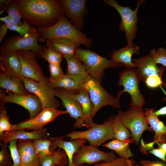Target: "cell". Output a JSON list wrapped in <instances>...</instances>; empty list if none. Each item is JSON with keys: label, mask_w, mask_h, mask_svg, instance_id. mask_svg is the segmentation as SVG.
Wrapping results in <instances>:
<instances>
[{"label": "cell", "mask_w": 166, "mask_h": 166, "mask_svg": "<svg viewBox=\"0 0 166 166\" xmlns=\"http://www.w3.org/2000/svg\"><path fill=\"white\" fill-rule=\"evenodd\" d=\"M22 19L30 25L49 27L65 17L61 0H15Z\"/></svg>", "instance_id": "cell-1"}, {"label": "cell", "mask_w": 166, "mask_h": 166, "mask_svg": "<svg viewBox=\"0 0 166 166\" xmlns=\"http://www.w3.org/2000/svg\"><path fill=\"white\" fill-rule=\"evenodd\" d=\"M40 34L38 42H45L48 39L63 38L74 41L81 45L90 48L92 40L88 38L83 33L79 30L65 16L54 25L49 27H37Z\"/></svg>", "instance_id": "cell-2"}, {"label": "cell", "mask_w": 166, "mask_h": 166, "mask_svg": "<svg viewBox=\"0 0 166 166\" xmlns=\"http://www.w3.org/2000/svg\"><path fill=\"white\" fill-rule=\"evenodd\" d=\"M75 55L84 63L90 76L100 83L105 69L125 67L121 63L114 62L89 49L78 48L76 51Z\"/></svg>", "instance_id": "cell-3"}, {"label": "cell", "mask_w": 166, "mask_h": 166, "mask_svg": "<svg viewBox=\"0 0 166 166\" xmlns=\"http://www.w3.org/2000/svg\"><path fill=\"white\" fill-rule=\"evenodd\" d=\"M103 2L114 8L119 13L121 20L119 30L125 33L127 45H132L136 38L137 30L136 25L138 17L137 14L140 6L145 1L138 0L137 2L136 7L134 10H132L128 6H123L120 5L115 0H104Z\"/></svg>", "instance_id": "cell-4"}, {"label": "cell", "mask_w": 166, "mask_h": 166, "mask_svg": "<svg viewBox=\"0 0 166 166\" xmlns=\"http://www.w3.org/2000/svg\"><path fill=\"white\" fill-rule=\"evenodd\" d=\"M67 136L71 140L82 139L87 140L90 145L99 146L108 140L114 138L113 119L101 124L93 122L88 130L82 131H73Z\"/></svg>", "instance_id": "cell-5"}, {"label": "cell", "mask_w": 166, "mask_h": 166, "mask_svg": "<svg viewBox=\"0 0 166 166\" xmlns=\"http://www.w3.org/2000/svg\"><path fill=\"white\" fill-rule=\"evenodd\" d=\"M140 81L135 69H126L119 75L118 85L123 86L124 89L118 92L117 96L120 98L123 93H129L131 97L130 108L138 110H143L142 108L145 103L144 98L139 89Z\"/></svg>", "instance_id": "cell-6"}, {"label": "cell", "mask_w": 166, "mask_h": 166, "mask_svg": "<svg viewBox=\"0 0 166 166\" xmlns=\"http://www.w3.org/2000/svg\"><path fill=\"white\" fill-rule=\"evenodd\" d=\"M39 36L37 29L32 26L30 32L23 36L14 35L7 38L0 46V51L30 50L35 52L37 56H40L46 46L38 44Z\"/></svg>", "instance_id": "cell-7"}, {"label": "cell", "mask_w": 166, "mask_h": 166, "mask_svg": "<svg viewBox=\"0 0 166 166\" xmlns=\"http://www.w3.org/2000/svg\"><path fill=\"white\" fill-rule=\"evenodd\" d=\"M118 115L124 126L130 131L134 142L137 145H138L144 131L153 132L148 125L143 110H138L130 108L125 111L120 110Z\"/></svg>", "instance_id": "cell-8"}, {"label": "cell", "mask_w": 166, "mask_h": 166, "mask_svg": "<svg viewBox=\"0 0 166 166\" xmlns=\"http://www.w3.org/2000/svg\"><path fill=\"white\" fill-rule=\"evenodd\" d=\"M25 88L29 93L36 95L41 102L42 109H57L60 106L59 102L55 98L54 89L50 84L48 78L37 81L26 78H22Z\"/></svg>", "instance_id": "cell-9"}, {"label": "cell", "mask_w": 166, "mask_h": 166, "mask_svg": "<svg viewBox=\"0 0 166 166\" xmlns=\"http://www.w3.org/2000/svg\"><path fill=\"white\" fill-rule=\"evenodd\" d=\"M85 88L88 91L93 105V117L104 106L109 105L115 108H121L120 98L109 94L101 86L100 83L95 79L91 77L86 83Z\"/></svg>", "instance_id": "cell-10"}, {"label": "cell", "mask_w": 166, "mask_h": 166, "mask_svg": "<svg viewBox=\"0 0 166 166\" xmlns=\"http://www.w3.org/2000/svg\"><path fill=\"white\" fill-rule=\"evenodd\" d=\"M6 94L1 90L0 103L3 105L7 103H15L26 109L30 114V118L32 119L37 116L42 110L41 102L35 94L30 93L27 95H19L8 90Z\"/></svg>", "instance_id": "cell-11"}, {"label": "cell", "mask_w": 166, "mask_h": 166, "mask_svg": "<svg viewBox=\"0 0 166 166\" xmlns=\"http://www.w3.org/2000/svg\"><path fill=\"white\" fill-rule=\"evenodd\" d=\"M116 158L113 152H105L99 150L97 146L84 145L74 155L73 161L76 166H81L84 164L91 165L109 162Z\"/></svg>", "instance_id": "cell-12"}, {"label": "cell", "mask_w": 166, "mask_h": 166, "mask_svg": "<svg viewBox=\"0 0 166 166\" xmlns=\"http://www.w3.org/2000/svg\"><path fill=\"white\" fill-rule=\"evenodd\" d=\"M20 62L22 72L25 78L37 81L48 79L37 62L36 53L30 50L15 51Z\"/></svg>", "instance_id": "cell-13"}, {"label": "cell", "mask_w": 166, "mask_h": 166, "mask_svg": "<svg viewBox=\"0 0 166 166\" xmlns=\"http://www.w3.org/2000/svg\"><path fill=\"white\" fill-rule=\"evenodd\" d=\"M68 113L66 110H61L54 108H44L34 118L12 124L11 131L25 129L33 131L38 130L53 121L59 116Z\"/></svg>", "instance_id": "cell-14"}, {"label": "cell", "mask_w": 166, "mask_h": 166, "mask_svg": "<svg viewBox=\"0 0 166 166\" xmlns=\"http://www.w3.org/2000/svg\"><path fill=\"white\" fill-rule=\"evenodd\" d=\"M54 89L55 96L61 99L62 105L71 117L76 120L74 127H83L82 123L83 109L80 104L73 96V93L75 91L61 88H56Z\"/></svg>", "instance_id": "cell-15"}, {"label": "cell", "mask_w": 166, "mask_h": 166, "mask_svg": "<svg viewBox=\"0 0 166 166\" xmlns=\"http://www.w3.org/2000/svg\"><path fill=\"white\" fill-rule=\"evenodd\" d=\"M65 14L72 23L81 30L84 25V18L86 11L85 0H61Z\"/></svg>", "instance_id": "cell-16"}, {"label": "cell", "mask_w": 166, "mask_h": 166, "mask_svg": "<svg viewBox=\"0 0 166 166\" xmlns=\"http://www.w3.org/2000/svg\"><path fill=\"white\" fill-rule=\"evenodd\" d=\"M134 64L136 65L135 69L136 76L140 81L144 82L149 77L158 75L162 77L164 69L163 66L159 67L150 54L137 59H134Z\"/></svg>", "instance_id": "cell-17"}, {"label": "cell", "mask_w": 166, "mask_h": 166, "mask_svg": "<svg viewBox=\"0 0 166 166\" xmlns=\"http://www.w3.org/2000/svg\"><path fill=\"white\" fill-rule=\"evenodd\" d=\"M52 141L50 147L51 152L55 151L56 148H62L66 154L69 160L68 166H76L73 161L74 155L85 145L86 140L82 139H76L70 141L64 140L63 136L50 137Z\"/></svg>", "instance_id": "cell-18"}, {"label": "cell", "mask_w": 166, "mask_h": 166, "mask_svg": "<svg viewBox=\"0 0 166 166\" xmlns=\"http://www.w3.org/2000/svg\"><path fill=\"white\" fill-rule=\"evenodd\" d=\"M0 65L1 69L3 72L21 78L24 77L20 62L15 51H1Z\"/></svg>", "instance_id": "cell-19"}, {"label": "cell", "mask_w": 166, "mask_h": 166, "mask_svg": "<svg viewBox=\"0 0 166 166\" xmlns=\"http://www.w3.org/2000/svg\"><path fill=\"white\" fill-rule=\"evenodd\" d=\"M17 146L22 166H39V158L36 153L33 140H18Z\"/></svg>", "instance_id": "cell-20"}, {"label": "cell", "mask_w": 166, "mask_h": 166, "mask_svg": "<svg viewBox=\"0 0 166 166\" xmlns=\"http://www.w3.org/2000/svg\"><path fill=\"white\" fill-rule=\"evenodd\" d=\"M47 130L45 127L31 132H26L24 130H16L4 133L0 136V140L3 144H6L14 140H33L47 138Z\"/></svg>", "instance_id": "cell-21"}, {"label": "cell", "mask_w": 166, "mask_h": 166, "mask_svg": "<svg viewBox=\"0 0 166 166\" xmlns=\"http://www.w3.org/2000/svg\"><path fill=\"white\" fill-rule=\"evenodd\" d=\"M45 42L47 47L60 53L64 58L74 56L81 45L71 40L60 38L48 39Z\"/></svg>", "instance_id": "cell-22"}, {"label": "cell", "mask_w": 166, "mask_h": 166, "mask_svg": "<svg viewBox=\"0 0 166 166\" xmlns=\"http://www.w3.org/2000/svg\"><path fill=\"white\" fill-rule=\"evenodd\" d=\"M140 47L133 43L118 50H114L111 53V60L115 62L123 64L126 69H135L136 65L132 61L134 54H139Z\"/></svg>", "instance_id": "cell-23"}, {"label": "cell", "mask_w": 166, "mask_h": 166, "mask_svg": "<svg viewBox=\"0 0 166 166\" xmlns=\"http://www.w3.org/2000/svg\"><path fill=\"white\" fill-rule=\"evenodd\" d=\"M74 91L73 93V97L77 100L81 105L83 111L82 123L83 127H90L93 122V118L94 106L89 97L88 90L85 88L75 93Z\"/></svg>", "instance_id": "cell-24"}, {"label": "cell", "mask_w": 166, "mask_h": 166, "mask_svg": "<svg viewBox=\"0 0 166 166\" xmlns=\"http://www.w3.org/2000/svg\"><path fill=\"white\" fill-rule=\"evenodd\" d=\"M154 109L146 108L144 114L150 127L154 132L153 142L161 143L166 140V126L158 119Z\"/></svg>", "instance_id": "cell-25"}, {"label": "cell", "mask_w": 166, "mask_h": 166, "mask_svg": "<svg viewBox=\"0 0 166 166\" xmlns=\"http://www.w3.org/2000/svg\"><path fill=\"white\" fill-rule=\"evenodd\" d=\"M65 58L67 65L65 74L85 83L91 78L87 72L84 64L75 55Z\"/></svg>", "instance_id": "cell-26"}, {"label": "cell", "mask_w": 166, "mask_h": 166, "mask_svg": "<svg viewBox=\"0 0 166 166\" xmlns=\"http://www.w3.org/2000/svg\"><path fill=\"white\" fill-rule=\"evenodd\" d=\"M0 87L19 95H27L30 93L25 89L21 78L4 72L0 73Z\"/></svg>", "instance_id": "cell-27"}, {"label": "cell", "mask_w": 166, "mask_h": 166, "mask_svg": "<svg viewBox=\"0 0 166 166\" xmlns=\"http://www.w3.org/2000/svg\"><path fill=\"white\" fill-rule=\"evenodd\" d=\"M49 81L51 85L54 88H61L67 90L77 91L78 92L85 88L86 83L65 74L57 80L53 81L49 80Z\"/></svg>", "instance_id": "cell-28"}, {"label": "cell", "mask_w": 166, "mask_h": 166, "mask_svg": "<svg viewBox=\"0 0 166 166\" xmlns=\"http://www.w3.org/2000/svg\"><path fill=\"white\" fill-rule=\"evenodd\" d=\"M39 166H65L68 164V158L63 150L54 151L39 159Z\"/></svg>", "instance_id": "cell-29"}, {"label": "cell", "mask_w": 166, "mask_h": 166, "mask_svg": "<svg viewBox=\"0 0 166 166\" xmlns=\"http://www.w3.org/2000/svg\"><path fill=\"white\" fill-rule=\"evenodd\" d=\"M133 142L132 138L124 141L115 139L102 146L114 151L121 157L129 159L133 155L129 148V144Z\"/></svg>", "instance_id": "cell-30"}, {"label": "cell", "mask_w": 166, "mask_h": 166, "mask_svg": "<svg viewBox=\"0 0 166 166\" xmlns=\"http://www.w3.org/2000/svg\"><path fill=\"white\" fill-rule=\"evenodd\" d=\"M113 128L114 138L116 139L124 141L132 137L118 115L113 119Z\"/></svg>", "instance_id": "cell-31"}, {"label": "cell", "mask_w": 166, "mask_h": 166, "mask_svg": "<svg viewBox=\"0 0 166 166\" xmlns=\"http://www.w3.org/2000/svg\"><path fill=\"white\" fill-rule=\"evenodd\" d=\"M35 152L39 158L51 153L50 147L52 141L50 137L33 140Z\"/></svg>", "instance_id": "cell-32"}, {"label": "cell", "mask_w": 166, "mask_h": 166, "mask_svg": "<svg viewBox=\"0 0 166 166\" xmlns=\"http://www.w3.org/2000/svg\"><path fill=\"white\" fill-rule=\"evenodd\" d=\"M0 20L6 25L8 29L17 32L20 36H23L27 34L31 29L32 26L24 20L23 24L19 26L16 25L7 16L0 18Z\"/></svg>", "instance_id": "cell-33"}, {"label": "cell", "mask_w": 166, "mask_h": 166, "mask_svg": "<svg viewBox=\"0 0 166 166\" xmlns=\"http://www.w3.org/2000/svg\"><path fill=\"white\" fill-rule=\"evenodd\" d=\"M40 56L47 61L49 64L60 65L62 55L60 53L49 47H45Z\"/></svg>", "instance_id": "cell-34"}, {"label": "cell", "mask_w": 166, "mask_h": 166, "mask_svg": "<svg viewBox=\"0 0 166 166\" xmlns=\"http://www.w3.org/2000/svg\"><path fill=\"white\" fill-rule=\"evenodd\" d=\"M6 13L7 16L11 18L17 25L20 26L23 23L21 21L22 16L20 10L15 0L10 1L7 6Z\"/></svg>", "instance_id": "cell-35"}, {"label": "cell", "mask_w": 166, "mask_h": 166, "mask_svg": "<svg viewBox=\"0 0 166 166\" xmlns=\"http://www.w3.org/2000/svg\"><path fill=\"white\" fill-rule=\"evenodd\" d=\"M12 124L9 121V116L7 115L5 108L3 106L0 109V136L5 132L11 130Z\"/></svg>", "instance_id": "cell-36"}, {"label": "cell", "mask_w": 166, "mask_h": 166, "mask_svg": "<svg viewBox=\"0 0 166 166\" xmlns=\"http://www.w3.org/2000/svg\"><path fill=\"white\" fill-rule=\"evenodd\" d=\"M133 160L120 157L109 162H99L93 166H131L134 165Z\"/></svg>", "instance_id": "cell-37"}, {"label": "cell", "mask_w": 166, "mask_h": 166, "mask_svg": "<svg viewBox=\"0 0 166 166\" xmlns=\"http://www.w3.org/2000/svg\"><path fill=\"white\" fill-rule=\"evenodd\" d=\"M149 54L156 63L166 67V48H160L156 50L153 48L150 51Z\"/></svg>", "instance_id": "cell-38"}, {"label": "cell", "mask_w": 166, "mask_h": 166, "mask_svg": "<svg viewBox=\"0 0 166 166\" xmlns=\"http://www.w3.org/2000/svg\"><path fill=\"white\" fill-rule=\"evenodd\" d=\"M0 166H13L12 158L7 148L6 144L0 143Z\"/></svg>", "instance_id": "cell-39"}, {"label": "cell", "mask_w": 166, "mask_h": 166, "mask_svg": "<svg viewBox=\"0 0 166 166\" xmlns=\"http://www.w3.org/2000/svg\"><path fill=\"white\" fill-rule=\"evenodd\" d=\"M18 140H14L10 141L8 146L13 163V166H21V159L17 148Z\"/></svg>", "instance_id": "cell-40"}, {"label": "cell", "mask_w": 166, "mask_h": 166, "mask_svg": "<svg viewBox=\"0 0 166 166\" xmlns=\"http://www.w3.org/2000/svg\"><path fill=\"white\" fill-rule=\"evenodd\" d=\"M48 68L50 73L49 80L50 81L57 80L64 74L60 65L49 64Z\"/></svg>", "instance_id": "cell-41"}, {"label": "cell", "mask_w": 166, "mask_h": 166, "mask_svg": "<svg viewBox=\"0 0 166 166\" xmlns=\"http://www.w3.org/2000/svg\"><path fill=\"white\" fill-rule=\"evenodd\" d=\"M144 82L149 88L155 89L160 86L163 84L161 77L158 75H153L147 77Z\"/></svg>", "instance_id": "cell-42"}, {"label": "cell", "mask_w": 166, "mask_h": 166, "mask_svg": "<svg viewBox=\"0 0 166 166\" xmlns=\"http://www.w3.org/2000/svg\"><path fill=\"white\" fill-rule=\"evenodd\" d=\"M148 153L152 154L164 161H166V153L159 147L155 148H152L148 151Z\"/></svg>", "instance_id": "cell-43"}, {"label": "cell", "mask_w": 166, "mask_h": 166, "mask_svg": "<svg viewBox=\"0 0 166 166\" xmlns=\"http://www.w3.org/2000/svg\"><path fill=\"white\" fill-rule=\"evenodd\" d=\"M140 165H143L144 166H164L161 164L159 163H156L153 161L147 160H144L140 162Z\"/></svg>", "instance_id": "cell-44"}, {"label": "cell", "mask_w": 166, "mask_h": 166, "mask_svg": "<svg viewBox=\"0 0 166 166\" xmlns=\"http://www.w3.org/2000/svg\"><path fill=\"white\" fill-rule=\"evenodd\" d=\"M8 28L5 24L2 25L0 27V43H1L3 39L7 33Z\"/></svg>", "instance_id": "cell-45"}, {"label": "cell", "mask_w": 166, "mask_h": 166, "mask_svg": "<svg viewBox=\"0 0 166 166\" xmlns=\"http://www.w3.org/2000/svg\"><path fill=\"white\" fill-rule=\"evenodd\" d=\"M155 114L158 117L160 115H166V106L163 107L155 111Z\"/></svg>", "instance_id": "cell-46"}, {"label": "cell", "mask_w": 166, "mask_h": 166, "mask_svg": "<svg viewBox=\"0 0 166 166\" xmlns=\"http://www.w3.org/2000/svg\"><path fill=\"white\" fill-rule=\"evenodd\" d=\"M159 146V147L162 149L166 153V140L163 143H156Z\"/></svg>", "instance_id": "cell-47"}, {"label": "cell", "mask_w": 166, "mask_h": 166, "mask_svg": "<svg viewBox=\"0 0 166 166\" xmlns=\"http://www.w3.org/2000/svg\"><path fill=\"white\" fill-rule=\"evenodd\" d=\"M10 1L8 0H0V9H2L5 6L6 4H7Z\"/></svg>", "instance_id": "cell-48"}, {"label": "cell", "mask_w": 166, "mask_h": 166, "mask_svg": "<svg viewBox=\"0 0 166 166\" xmlns=\"http://www.w3.org/2000/svg\"><path fill=\"white\" fill-rule=\"evenodd\" d=\"M131 166H144L143 165H137V164H136L135 165H131Z\"/></svg>", "instance_id": "cell-49"}, {"label": "cell", "mask_w": 166, "mask_h": 166, "mask_svg": "<svg viewBox=\"0 0 166 166\" xmlns=\"http://www.w3.org/2000/svg\"></svg>", "instance_id": "cell-50"}, {"label": "cell", "mask_w": 166, "mask_h": 166, "mask_svg": "<svg viewBox=\"0 0 166 166\" xmlns=\"http://www.w3.org/2000/svg\"></svg>", "instance_id": "cell-51"}]
</instances>
